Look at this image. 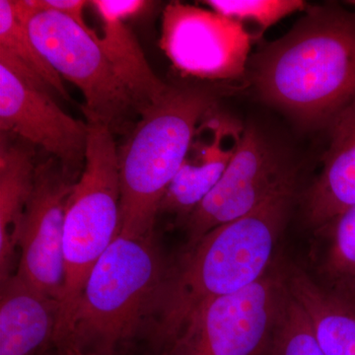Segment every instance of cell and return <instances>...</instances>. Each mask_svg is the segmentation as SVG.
Returning <instances> with one entry per match:
<instances>
[{
	"instance_id": "1",
	"label": "cell",
	"mask_w": 355,
	"mask_h": 355,
	"mask_svg": "<svg viewBox=\"0 0 355 355\" xmlns=\"http://www.w3.org/2000/svg\"><path fill=\"white\" fill-rule=\"evenodd\" d=\"M295 187L251 214L212 229L169 266L154 302L153 349L167 355L189 318L209 301L256 284L272 268Z\"/></svg>"
},
{
	"instance_id": "2",
	"label": "cell",
	"mask_w": 355,
	"mask_h": 355,
	"mask_svg": "<svg viewBox=\"0 0 355 355\" xmlns=\"http://www.w3.org/2000/svg\"><path fill=\"white\" fill-rule=\"evenodd\" d=\"M249 62L263 101L304 127H329L355 99V8L308 6Z\"/></svg>"
},
{
	"instance_id": "3",
	"label": "cell",
	"mask_w": 355,
	"mask_h": 355,
	"mask_svg": "<svg viewBox=\"0 0 355 355\" xmlns=\"http://www.w3.org/2000/svg\"><path fill=\"white\" fill-rule=\"evenodd\" d=\"M169 266L153 236L119 235L92 268L53 345L74 355H121L148 331Z\"/></svg>"
},
{
	"instance_id": "4",
	"label": "cell",
	"mask_w": 355,
	"mask_h": 355,
	"mask_svg": "<svg viewBox=\"0 0 355 355\" xmlns=\"http://www.w3.org/2000/svg\"><path fill=\"white\" fill-rule=\"evenodd\" d=\"M214 107L209 91L170 87L140 116L118 150L121 235L153 236L166 191L186 160L198 125Z\"/></svg>"
},
{
	"instance_id": "5",
	"label": "cell",
	"mask_w": 355,
	"mask_h": 355,
	"mask_svg": "<svg viewBox=\"0 0 355 355\" xmlns=\"http://www.w3.org/2000/svg\"><path fill=\"white\" fill-rule=\"evenodd\" d=\"M89 127L85 164L70 195L64 231V282L58 331L67 323L96 263L121 232V186L114 133Z\"/></svg>"
},
{
	"instance_id": "6",
	"label": "cell",
	"mask_w": 355,
	"mask_h": 355,
	"mask_svg": "<svg viewBox=\"0 0 355 355\" xmlns=\"http://www.w3.org/2000/svg\"><path fill=\"white\" fill-rule=\"evenodd\" d=\"M12 6L40 53L58 76L83 92L87 121L102 123L114 135L130 133L141 110L95 30L62 14L34 8L29 0H15Z\"/></svg>"
},
{
	"instance_id": "7",
	"label": "cell",
	"mask_w": 355,
	"mask_h": 355,
	"mask_svg": "<svg viewBox=\"0 0 355 355\" xmlns=\"http://www.w3.org/2000/svg\"><path fill=\"white\" fill-rule=\"evenodd\" d=\"M286 294L284 266L275 263L256 284L198 308L167 355H265Z\"/></svg>"
},
{
	"instance_id": "8",
	"label": "cell",
	"mask_w": 355,
	"mask_h": 355,
	"mask_svg": "<svg viewBox=\"0 0 355 355\" xmlns=\"http://www.w3.org/2000/svg\"><path fill=\"white\" fill-rule=\"evenodd\" d=\"M51 89L0 53V130L41 146L73 174L85 164L88 123L64 113Z\"/></svg>"
},
{
	"instance_id": "9",
	"label": "cell",
	"mask_w": 355,
	"mask_h": 355,
	"mask_svg": "<svg viewBox=\"0 0 355 355\" xmlns=\"http://www.w3.org/2000/svg\"><path fill=\"white\" fill-rule=\"evenodd\" d=\"M294 186V172L263 133L252 125L245 128L239 147L218 183L186 220V247Z\"/></svg>"
},
{
	"instance_id": "10",
	"label": "cell",
	"mask_w": 355,
	"mask_h": 355,
	"mask_svg": "<svg viewBox=\"0 0 355 355\" xmlns=\"http://www.w3.org/2000/svg\"><path fill=\"white\" fill-rule=\"evenodd\" d=\"M252 38L239 23L198 7L173 2L163 15L161 46L186 76L229 80L244 76Z\"/></svg>"
},
{
	"instance_id": "11",
	"label": "cell",
	"mask_w": 355,
	"mask_h": 355,
	"mask_svg": "<svg viewBox=\"0 0 355 355\" xmlns=\"http://www.w3.org/2000/svg\"><path fill=\"white\" fill-rule=\"evenodd\" d=\"M71 176L55 158L37 165L18 233L16 275L58 302L64 282V231L74 186Z\"/></svg>"
},
{
	"instance_id": "12",
	"label": "cell",
	"mask_w": 355,
	"mask_h": 355,
	"mask_svg": "<svg viewBox=\"0 0 355 355\" xmlns=\"http://www.w3.org/2000/svg\"><path fill=\"white\" fill-rule=\"evenodd\" d=\"M202 121L159 212L175 214L187 220L214 190L239 147L245 130L239 121L214 111Z\"/></svg>"
},
{
	"instance_id": "13",
	"label": "cell",
	"mask_w": 355,
	"mask_h": 355,
	"mask_svg": "<svg viewBox=\"0 0 355 355\" xmlns=\"http://www.w3.org/2000/svg\"><path fill=\"white\" fill-rule=\"evenodd\" d=\"M328 128L323 167L305 197V221L316 232L355 205V99Z\"/></svg>"
},
{
	"instance_id": "14",
	"label": "cell",
	"mask_w": 355,
	"mask_h": 355,
	"mask_svg": "<svg viewBox=\"0 0 355 355\" xmlns=\"http://www.w3.org/2000/svg\"><path fill=\"white\" fill-rule=\"evenodd\" d=\"M60 302L16 273L2 280L0 355H40L53 345Z\"/></svg>"
},
{
	"instance_id": "15",
	"label": "cell",
	"mask_w": 355,
	"mask_h": 355,
	"mask_svg": "<svg viewBox=\"0 0 355 355\" xmlns=\"http://www.w3.org/2000/svg\"><path fill=\"white\" fill-rule=\"evenodd\" d=\"M284 275L324 354L355 355V294L333 291L298 266H284Z\"/></svg>"
},
{
	"instance_id": "16",
	"label": "cell",
	"mask_w": 355,
	"mask_h": 355,
	"mask_svg": "<svg viewBox=\"0 0 355 355\" xmlns=\"http://www.w3.org/2000/svg\"><path fill=\"white\" fill-rule=\"evenodd\" d=\"M1 132L0 141V280L14 275L18 233L34 187L35 154L32 144L11 139Z\"/></svg>"
},
{
	"instance_id": "17",
	"label": "cell",
	"mask_w": 355,
	"mask_h": 355,
	"mask_svg": "<svg viewBox=\"0 0 355 355\" xmlns=\"http://www.w3.org/2000/svg\"><path fill=\"white\" fill-rule=\"evenodd\" d=\"M99 42L139 103L141 114L164 98L170 86L154 74L139 42L123 22H103Z\"/></svg>"
},
{
	"instance_id": "18",
	"label": "cell",
	"mask_w": 355,
	"mask_h": 355,
	"mask_svg": "<svg viewBox=\"0 0 355 355\" xmlns=\"http://www.w3.org/2000/svg\"><path fill=\"white\" fill-rule=\"evenodd\" d=\"M326 240L319 266L323 286L355 294V205L317 231Z\"/></svg>"
},
{
	"instance_id": "19",
	"label": "cell",
	"mask_w": 355,
	"mask_h": 355,
	"mask_svg": "<svg viewBox=\"0 0 355 355\" xmlns=\"http://www.w3.org/2000/svg\"><path fill=\"white\" fill-rule=\"evenodd\" d=\"M0 53L38 77L51 90L69 99L62 77L40 53L27 28L16 17L11 0H0Z\"/></svg>"
},
{
	"instance_id": "20",
	"label": "cell",
	"mask_w": 355,
	"mask_h": 355,
	"mask_svg": "<svg viewBox=\"0 0 355 355\" xmlns=\"http://www.w3.org/2000/svg\"><path fill=\"white\" fill-rule=\"evenodd\" d=\"M203 3L239 23L252 40L260 38L287 16L308 8L302 0H207Z\"/></svg>"
},
{
	"instance_id": "21",
	"label": "cell",
	"mask_w": 355,
	"mask_h": 355,
	"mask_svg": "<svg viewBox=\"0 0 355 355\" xmlns=\"http://www.w3.org/2000/svg\"><path fill=\"white\" fill-rule=\"evenodd\" d=\"M265 355H326L315 338L304 311L288 289Z\"/></svg>"
},
{
	"instance_id": "22",
	"label": "cell",
	"mask_w": 355,
	"mask_h": 355,
	"mask_svg": "<svg viewBox=\"0 0 355 355\" xmlns=\"http://www.w3.org/2000/svg\"><path fill=\"white\" fill-rule=\"evenodd\" d=\"M144 0H95L91 4L95 7L102 22H123L137 15L148 6Z\"/></svg>"
},
{
	"instance_id": "23",
	"label": "cell",
	"mask_w": 355,
	"mask_h": 355,
	"mask_svg": "<svg viewBox=\"0 0 355 355\" xmlns=\"http://www.w3.org/2000/svg\"><path fill=\"white\" fill-rule=\"evenodd\" d=\"M34 8L50 10L67 16L83 27H88L84 19V8L87 1L83 0H29Z\"/></svg>"
},
{
	"instance_id": "24",
	"label": "cell",
	"mask_w": 355,
	"mask_h": 355,
	"mask_svg": "<svg viewBox=\"0 0 355 355\" xmlns=\"http://www.w3.org/2000/svg\"><path fill=\"white\" fill-rule=\"evenodd\" d=\"M345 3L349 4V6L354 7L355 8V0H352V1H347Z\"/></svg>"
},
{
	"instance_id": "25",
	"label": "cell",
	"mask_w": 355,
	"mask_h": 355,
	"mask_svg": "<svg viewBox=\"0 0 355 355\" xmlns=\"http://www.w3.org/2000/svg\"><path fill=\"white\" fill-rule=\"evenodd\" d=\"M57 355H74V354H62V352H57Z\"/></svg>"
}]
</instances>
